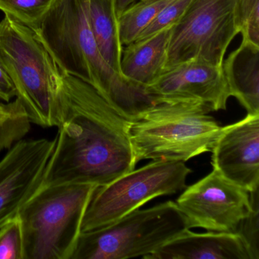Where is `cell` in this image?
<instances>
[{
  "label": "cell",
  "mask_w": 259,
  "mask_h": 259,
  "mask_svg": "<svg viewBox=\"0 0 259 259\" xmlns=\"http://www.w3.org/2000/svg\"><path fill=\"white\" fill-rule=\"evenodd\" d=\"M55 139H22L0 160V227L42 187Z\"/></svg>",
  "instance_id": "10"
},
{
  "label": "cell",
  "mask_w": 259,
  "mask_h": 259,
  "mask_svg": "<svg viewBox=\"0 0 259 259\" xmlns=\"http://www.w3.org/2000/svg\"><path fill=\"white\" fill-rule=\"evenodd\" d=\"M89 4V0H55L33 31L62 73L90 84L119 114L136 120L163 101L104 61L91 28Z\"/></svg>",
  "instance_id": "2"
},
{
  "label": "cell",
  "mask_w": 259,
  "mask_h": 259,
  "mask_svg": "<svg viewBox=\"0 0 259 259\" xmlns=\"http://www.w3.org/2000/svg\"><path fill=\"white\" fill-rule=\"evenodd\" d=\"M171 0H140L118 16L119 37L122 45H128L152 22Z\"/></svg>",
  "instance_id": "17"
},
{
  "label": "cell",
  "mask_w": 259,
  "mask_h": 259,
  "mask_svg": "<svg viewBox=\"0 0 259 259\" xmlns=\"http://www.w3.org/2000/svg\"><path fill=\"white\" fill-rule=\"evenodd\" d=\"M235 16L242 40L259 46V0H236Z\"/></svg>",
  "instance_id": "20"
},
{
  "label": "cell",
  "mask_w": 259,
  "mask_h": 259,
  "mask_svg": "<svg viewBox=\"0 0 259 259\" xmlns=\"http://www.w3.org/2000/svg\"><path fill=\"white\" fill-rule=\"evenodd\" d=\"M0 61L31 123L56 126L61 71L34 31L7 15L0 22Z\"/></svg>",
  "instance_id": "5"
},
{
  "label": "cell",
  "mask_w": 259,
  "mask_h": 259,
  "mask_svg": "<svg viewBox=\"0 0 259 259\" xmlns=\"http://www.w3.org/2000/svg\"><path fill=\"white\" fill-rule=\"evenodd\" d=\"M136 1V0H116V10L118 16L128 7L133 5Z\"/></svg>",
  "instance_id": "25"
},
{
  "label": "cell",
  "mask_w": 259,
  "mask_h": 259,
  "mask_svg": "<svg viewBox=\"0 0 259 259\" xmlns=\"http://www.w3.org/2000/svg\"><path fill=\"white\" fill-rule=\"evenodd\" d=\"M191 1L192 0H171L159 12L135 41L148 38L165 28L172 27L183 16Z\"/></svg>",
  "instance_id": "22"
},
{
  "label": "cell",
  "mask_w": 259,
  "mask_h": 259,
  "mask_svg": "<svg viewBox=\"0 0 259 259\" xmlns=\"http://www.w3.org/2000/svg\"><path fill=\"white\" fill-rule=\"evenodd\" d=\"M98 187L74 183L40 188L19 213L25 259H72Z\"/></svg>",
  "instance_id": "4"
},
{
  "label": "cell",
  "mask_w": 259,
  "mask_h": 259,
  "mask_svg": "<svg viewBox=\"0 0 259 259\" xmlns=\"http://www.w3.org/2000/svg\"><path fill=\"white\" fill-rule=\"evenodd\" d=\"M190 229L177 203L165 201L136 209L101 228L81 232L72 259L145 258Z\"/></svg>",
  "instance_id": "6"
},
{
  "label": "cell",
  "mask_w": 259,
  "mask_h": 259,
  "mask_svg": "<svg viewBox=\"0 0 259 259\" xmlns=\"http://www.w3.org/2000/svg\"><path fill=\"white\" fill-rule=\"evenodd\" d=\"M223 73L230 97H235L247 114H259V46L242 40L224 60Z\"/></svg>",
  "instance_id": "14"
},
{
  "label": "cell",
  "mask_w": 259,
  "mask_h": 259,
  "mask_svg": "<svg viewBox=\"0 0 259 259\" xmlns=\"http://www.w3.org/2000/svg\"><path fill=\"white\" fill-rule=\"evenodd\" d=\"M150 95L169 100H195L212 111L225 110L230 97L222 68L204 62L189 61L165 70L147 87Z\"/></svg>",
  "instance_id": "12"
},
{
  "label": "cell",
  "mask_w": 259,
  "mask_h": 259,
  "mask_svg": "<svg viewBox=\"0 0 259 259\" xmlns=\"http://www.w3.org/2000/svg\"><path fill=\"white\" fill-rule=\"evenodd\" d=\"M31 124L25 107L18 98L8 103L0 102V152L24 139Z\"/></svg>",
  "instance_id": "18"
},
{
  "label": "cell",
  "mask_w": 259,
  "mask_h": 259,
  "mask_svg": "<svg viewBox=\"0 0 259 259\" xmlns=\"http://www.w3.org/2000/svg\"><path fill=\"white\" fill-rule=\"evenodd\" d=\"M171 28L127 45L121 59L122 76L146 89L155 82L164 72Z\"/></svg>",
  "instance_id": "15"
},
{
  "label": "cell",
  "mask_w": 259,
  "mask_h": 259,
  "mask_svg": "<svg viewBox=\"0 0 259 259\" xmlns=\"http://www.w3.org/2000/svg\"><path fill=\"white\" fill-rule=\"evenodd\" d=\"M16 96L14 84L0 61V100L8 103Z\"/></svg>",
  "instance_id": "24"
},
{
  "label": "cell",
  "mask_w": 259,
  "mask_h": 259,
  "mask_svg": "<svg viewBox=\"0 0 259 259\" xmlns=\"http://www.w3.org/2000/svg\"><path fill=\"white\" fill-rule=\"evenodd\" d=\"M55 0H0V11L31 30L36 29Z\"/></svg>",
  "instance_id": "19"
},
{
  "label": "cell",
  "mask_w": 259,
  "mask_h": 259,
  "mask_svg": "<svg viewBox=\"0 0 259 259\" xmlns=\"http://www.w3.org/2000/svg\"><path fill=\"white\" fill-rule=\"evenodd\" d=\"M212 110L195 100L156 104L132 121L130 140L136 163L142 160L186 162L210 152L220 126Z\"/></svg>",
  "instance_id": "3"
},
{
  "label": "cell",
  "mask_w": 259,
  "mask_h": 259,
  "mask_svg": "<svg viewBox=\"0 0 259 259\" xmlns=\"http://www.w3.org/2000/svg\"><path fill=\"white\" fill-rule=\"evenodd\" d=\"M213 170L249 192L259 186V114L221 127L211 149Z\"/></svg>",
  "instance_id": "11"
},
{
  "label": "cell",
  "mask_w": 259,
  "mask_h": 259,
  "mask_svg": "<svg viewBox=\"0 0 259 259\" xmlns=\"http://www.w3.org/2000/svg\"><path fill=\"white\" fill-rule=\"evenodd\" d=\"M250 197L251 211L242 220L236 233L246 244L251 259H259L258 189L250 192Z\"/></svg>",
  "instance_id": "23"
},
{
  "label": "cell",
  "mask_w": 259,
  "mask_h": 259,
  "mask_svg": "<svg viewBox=\"0 0 259 259\" xmlns=\"http://www.w3.org/2000/svg\"><path fill=\"white\" fill-rule=\"evenodd\" d=\"M131 123L92 85L62 73L58 133L42 187L74 183L103 186L133 170L137 163L130 140Z\"/></svg>",
  "instance_id": "1"
},
{
  "label": "cell",
  "mask_w": 259,
  "mask_h": 259,
  "mask_svg": "<svg viewBox=\"0 0 259 259\" xmlns=\"http://www.w3.org/2000/svg\"><path fill=\"white\" fill-rule=\"evenodd\" d=\"M89 11L91 28L101 57L114 72L122 75L120 63L123 49L116 0H89Z\"/></svg>",
  "instance_id": "16"
},
{
  "label": "cell",
  "mask_w": 259,
  "mask_h": 259,
  "mask_svg": "<svg viewBox=\"0 0 259 259\" xmlns=\"http://www.w3.org/2000/svg\"><path fill=\"white\" fill-rule=\"evenodd\" d=\"M177 204L191 228L236 233L251 210L250 192L213 170L186 187Z\"/></svg>",
  "instance_id": "9"
},
{
  "label": "cell",
  "mask_w": 259,
  "mask_h": 259,
  "mask_svg": "<svg viewBox=\"0 0 259 259\" xmlns=\"http://www.w3.org/2000/svg\"><path fill=\"white\" fill-rule=\"evenodd\" d=\"M236 0H192L171 28L164 71L189 61L222 68L226 51L239 34Z\"/></svg>",
  "instance_id": "8"
},
{
  "label": "cell",
  "mask_w": 259,
  "mask_h": 259,
  "mask_svg": "<svg viewBox=\"0 0 259 259\" xmlns=\"http://www.w3.org/2000/svg\"><path fill=\"white\" fill-rule=\"evenodd\" d=\"M145 259H251L236 233H194L186 230Z\"/></svg>",
  "instance_id": "13"
},
{
  "label": "cell",
  "mask_w": 259,
  "mask_h": 259,
  "mask_svg": "<svg viewBox=\"0 0 259 259\" xmlns=\"http://www.w3.org/2000/svg\"><path fill=\"white\" fill-rule=\"evenodd\" d=\"M0 259H25L19 215L0 227Z\"/></svg>",
  "instance_id": "21"
},
{
  "label": "cell",
  "mask_w": 259,
  "mask_h": 259,
  "mask_svg": "<svg viewBox=\"0 0 259 259\" xmlns=\"http://www.w3.org/2000/svg\"><path fill=\"white\" fill-rule=\"evenodd\" d=\"M191 172L185 162L153 160L99 186L86 210L81 232L113 224L151 200L184 190Z\"/></svg>",
  "instance_id": "7"
}]
</instances>
